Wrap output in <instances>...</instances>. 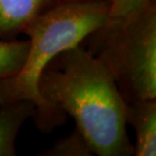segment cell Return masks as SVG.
Here are the masks:
<instances>
[{"instance_id": "7", "label": "cell", "mask_w": 156, "mask_h": 156, "mask_svg": "<svg viewBox=\"0 0 156 156\" xmlns=\"http://www.w3.org/2000/svg\"><path fill=\"white\" fill-rule=\"evenodd\" d=\"M29 49V40L0 39V79L13 76L21 69Z\"/></svg>"}, {"instance_id": "9", "label": "cell", "mask_w": 156, "mask_h": 156, "mask_svg": "<svg viewBox=\"0 0 156 156\" xmlns=\"http://www.w3.org/2000/svg\"><path fill=\"white\" fill-rule=\"evenodd\" d=\"M153 2L154 0H111L107 20H124L145 9Z\"/></svg>"}, {"instance_id": "2", "label": "cell", "mask_w": 156, "mask_h": 156, "mask_svg": "<svg viewBox=\"0 0 156 156\" xmlns=\"http://www.w3.org/2000/svg\"><path fill=\"white\" fill-rule=\"evenodd\" d=\"M110 1H62L26 29L30 49L21 69L0 79V107L18 101L35 105L33 120L38 129L50 133L63 125L66 115L50 107L41 96L38 82L44 69L59 53L80 45L107 20Z\"/></svg>"}, {"instance_id": "5", "label": "cell", "mask_w": 156, "mask_h": 156, "mask_svg": "<svg viewBox=\"0 0 156 156\" xmlns=\"http://www.w3.org/2000/svg\"><path fill=\"white\" fill-rule=\"evenodd\" d=\"M125 121L136 134L135 156L156 155V98L127 101Z\"/></svg>"}, {"instance_id": "8", "label": "cell", "mask_w": 156, "mask_h": 156, "mask_svg": "<svg viewBox=\"0 0 156 156\" xmlns=\"http://www.w3.org/2000/svg\"><path fill=\"white\" fill-rule=\"evenodd\" d=\"M41 156H91L94 155L84 136L76 128L69 135L57 140Z\"/></svg>"}, {"instance_id": "4", "label": "cell", "mask_w": 156, "mask_h": 156, "mask_svg": "<svg viewBox=\"0 0 156 156\" xmlns=\"http://www.w3.org/2000/svg\"><path fill=\"white\" fill-rule=\"evenodd\" d=\"M63 0H0V39L15 40L29 24Z\"/></svg>"}, {"instance_id": "6", "label": "cell", "mask_w": 156, "mask_h": 156, "mask_svg": "<svg viewBox=\"0 0 156 156\" xmlns=\"http://www.w3.org/2000/svg\"><path fill=\"white\" fill-rule=\"evenodd\" d=\"M34 112L35 105L26 101L0 107V156L16 155L17 134Z\"/></svg>"}, {"instance_id": "10", "label": "cell", "mask_w": 156, "mask_h": 156, "mask_svg": "<svg viewBox=\"0 0 156 156\" xmlns=\"http://www.w3.org/2000/svg\"><path fill=\"white\" fill-rule=\"evenodd\" d=\"M66 2H81V1H99V0H63ZM105 1H111V0H105Z\"/></svg>"}, {"instance_id": "1", "label": "cell", "mask_w": 156, "mask_h": 156, "mask_svg": "<svg viewBox=\"0 0 156 156\" xmlns=\"http://www.w3.org/2000/svg\"><path fill=\"white\" fill-rule=\"evenodd\" d=\"M38 88L50 107L75 121L93 154L134 155L125 121L126 101L107 66L82 45L52 59Z\"/></svg>"}, {"instance_id": "3", "label": "cell", "mask_w": 156, "mask_h": 156, "mask_svg": "<svg viewBox=\"0 0 156 156\" xmlns=\"http://www.w3.org/2000/svg\"><path fill=\"white\" fill-rule=\"evenodd\" d=\"M104 63L125 101L156 98V6L105 20L80 44Z\"/></svg>"}]
</instances>
